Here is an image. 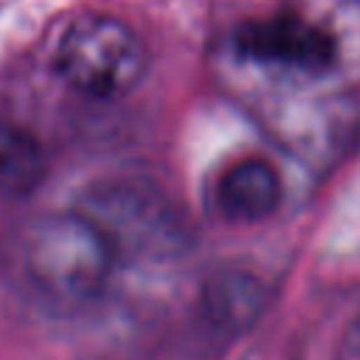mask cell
I'll return each instance as SVG.
<instances>
[{
	"label": "cell",
	"mask_w": 360,
	"mask_h": 360,
	"mask_svg": "<svg viewBox=\"0 0 360 360\" xmlns=\"http://www.w3.org/2000/svg\"><path fill=\"white\" fill-rule=\"evenodd\" d=\"M20 259L39 295L59 307H84L107 290L118 253L104 228L73 208L31 219L20 239Z\"/></svg>",
	"instance_id": "6da1fadb"
},
{
	"label": "cell",
	"mask_w": 360,
	"mask_h": 360,
	"mask_svg": "<svg viewBox=\"0 0 360 360\" xmlns=\"http://www.w3.org/2000/svg\"><path fill=\"white\" fill-rule=\"evenodd\" d=\"M53 65L70 90L96 101H112L138 87L149 53L121 17L90 11L68 22L56 42Z\"/></svg>",
	"instance_id": "7a4b0ae2"
},
{
	"label": "cell",
	"mask_w": 360,
	"mask_h": 360,
	"mask_svg": "<svg viewBox=\"0 0 360 360\" xmlns=\"http://www.w3.org/2000/svg\"><path fill=\"white\" fill-rule=\"evenodd\" d=\"M332 20L335 14L292 3L267 17L242 22L231 37V48L250 68L278 76L318 79L340 65L343 42Z\"/></svg>",
	"instance_id": "3957f363"
},
{
	"label": "cell",
	"mask_w": 360,
	"mask_h": 360,
	"mask_svg": "<svg viewBox=\"0 0 360 360\" xmlns=\"http://www.w3.org/2000/svg\"><path fill=\"white\" fill-rule=\"evenodd\" d=\"M110 236L118 256H163L180 245V225L160 191L135 180H110L79 205Z\"/></svg>",
	"instance_id": "277c9868"
},
{
	"label": "cell",
	"mask_w": 360,
	"mask_h": 360,
	"mask_svg": "<svg viewBox=\"0 0 360 360\" xmlns=\"http://www.w3.org/2000/svg\"><path fill=\"white\" fill-rule=\"evenodd\" d=\"M284 197L276 166L264 158H236L214 183V205L231 222H259L270 217Z\"/></svg>",
	"instance_id": "5b68a950"
},
{
	"label": "cell",
	"mask_w": 360,
	"mask_h": 360,
	"mask_svg": "<svg viewBox=\"0 0 360 360\" xmlns=\"http://www.w3.org/2000/svg\"><path fill=\"white\" fill-rule=\"evenodd\" d=\"M264 298L267 292L256 276L242 270H225L205 284L202 312L219 332H242L259 318Z\"/></svg>",
	"instance_id": "8992f818"
},
{
	"label": "cell",
	"mask_w": 360,
	"mask_h": 360,
	"mask_svg": "<svg viewBox=\"0 0 360 360\" xmlns=\"http://www.w3.org/2000/svg\"><path fill=\"white\" fill-rule=\"evenodd\" d=\"M45 152L39 141L17 127L0 121V197L20 200L34 194L45 180Z\"/></svg>",
	"instance_id": "52a82bcc"
}]
</instances>
